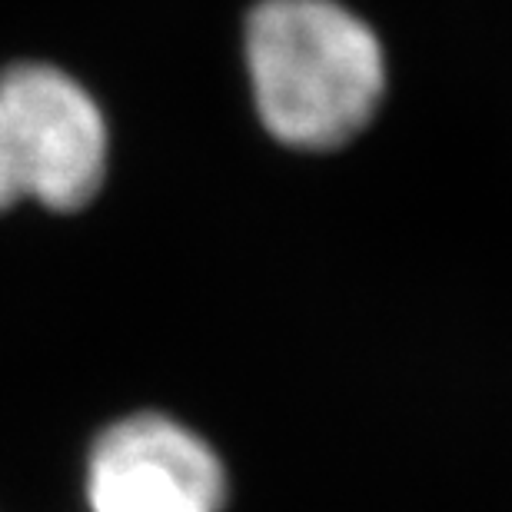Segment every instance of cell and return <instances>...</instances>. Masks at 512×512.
<instances>
[{
  "mask_svg": "<svg viewBox=\"0 0 512 512\" xmlns=\"http://www.w3.org/2000/svg\"><path fill=\"white\" fill-rule=\"evenodd\" d=\"M107 173V124L77 80L20 64L0 77V210L37 200L80 210Z\"/></svg>",
  "mask_w": 512,
  "mask_h": 512,
  "instance_id": "cell-2",
  "label": "cell"
},
{
  "mask_svg": "<svg viewBox=\"0 0 512 512\" xmlns=\"http://www.w3.org/2000/svg\"><path fill=\"white\" fill-rule=\"evenodd\" d=\"M247 60L266 130L300 150L350 143L383 100L380 40L333 0H263Z\"/></svg>",
  "mask_w": 512,
  "mask_h": 512,
  "instance_id": "cell-1",
  "label": "cell"
},
{
  "mask_svg": "<svg viewBox=\"0 0 512 512\" xmlns=\"http://www.w3.org/2000/svg\"><path fill=\"white\" fill-rule=\"evenodd\" d=\"M227 473L207 439L163 413L107 426L87 456L90 512H223Z\"/></svg>",
  "mask_w": 512,
  "mask_h": 512,
  "instance_id": "cell-3",
  "label": "cell"
}]
</instances>
